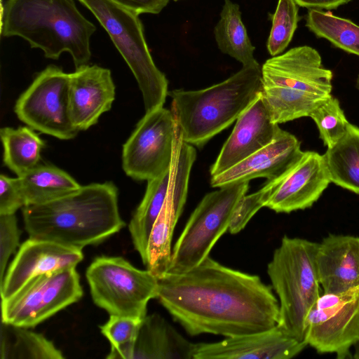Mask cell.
Segmentation results:
<instances>
[{
	"label": "cell",
	"instance_id": "22",
	"mask_svg": "<svg viewBox=\"0 0 359 359\" xmlns=\"http://www.w3.org/2000/svg\"><path fill=\"white\" fill-rule=\"evenodd\" d=\"M49 274L33 278L11 297L1 300V322L30 328L51 317Z\"/></svg>",
	"mask_w": 359,
	"mask_h": 359
},
{
	"label": "cell",
	"instance_id": "3",
	"mask_svg": "<svg viewBox=\"0 0 359 359\" xmlns=\"http://www.w3.org/2000/svg\"><path fill=\"white\" fill-rule=\"evenodd\" d=\"M1 8V36L20 37L48 59L69 53L76 69L88 64L96 27L74 0H6Z\"/></svg>",
	"mask_w": 359,
	"mask_h": 359
},
{
	"label": "cell",
	"instance_id": "24",
	"mask_svg": "<svg viewBox=\"0 0 359 359\" xmlns=\"http://www.w3.org/2000/svg\"><path fill=\"white\" fill-rule=\"evenodd\" d=\"M18 178L26 205L57 200L81 187L69 174L51 164L39 163Z\"/></svg>",
	"mask_w": 359,
	"mask_h": 359
},
{
	"label": "cell",
	"instance_id": "15",
	"mask_svg": "<svg viewBox=\"0 0 359 359\" xmlns=\"http://www.w3.org/2000/svg\"><path fill=\"white\" fill-rule=\"evenodd\" d=\"M83 259L81 250L29 238L20 246L0 284L1 299L9 298L34 277L76 268Z\"/></svg>",
	"mask_w": 359,
	"mask_h": 359
},
{
	"label": "cell",
	"instance_id": "34",
	"mask_svg": "<svg viewBox=\"0 0 359 359\" xmlns=\"http://www.w3.org/2000/svg\"><path fill=\"white\" fill-rule=\"evenodd\" d=\"M142 319L109 315L108 321L100 326V332L109 340L111 347H118L134 341Z\"/></svg>",
	"mask_w": 359,
	"mask_h": 359
},
{
	"label": "cell",
	"instance_id": "30",
	"mask_svg": "<svg viewBox=\"0 0 359 359\" xmlns=\"http://www.w3.org/2000/svg\"><path fill=\"white\" fill-rule=\"evenodd\" d=\"M306 25L317 36L327 39L344 51L359 56V26L352 21L330 12L311 9Z\"/></svg>",
	"mask_w": 359,
	"mask_h": 359
},
{
	"label": "cell",
	"instance_id": "13",
	"mask_svg": "<svg viewBox=\"0 0 359 359\" xmlns=\"http://www.w3.org/2000/svg\"><path fill=\"white\" fill-rule=\"evenodd\" d=\"M330 182L324 155L304 151L293 166L276 180L266 207L278 213L310 208Z\"/></svg>",
	"mask_w": 359,
	"mask_h": 359
},
{
	"label": "cell",
	"instance_id": "6",
	"mask_svg": "<svg viewBox=\"0 0 359 359\" xmlns=\"http://www.w3.org/2000/svg\"><path fill=\"white\" fill-rule=\"evenodd\" d=\"M109 34L133 74L143 97L145 111L162 107L168 81L149 50L139 14L112 0H79Z\"/></svg>",
	"mask_w": 359,
	"mask_h": 359
},
{
	"label": "cell",
	"instance_id": "12",
	"mask_svg": "<svg viewBox=\"0 0 359 359\" xmlns=\"http://www.w3.org/2000/svg\"><path fill=\"white\" fill-rule=\"evenodd\" d=\"M175 118L163 107L146 112L123 146L122 167L135 180H149L171 168Z\"/></svg>",
	"mask_w": 359,
	"mask_h": 359
},
{
	"label": "cell",
	"instance_id": "29",
	"mask_svg": "<svg viewBox=\"0 0 359 359\" xmlns=\"http://www.w3.org/2000/svg\"><path fill=\"white\" fill-rule=\"evenodd\" d=\"M65 357L43 334L1 322V359H61Z\"/></svg>",
	"mask_w": 359,
	"mask_h": 359
},
{
	"label": "cell",
	"instance_id": "18",
	"mask_svg": "<svg viewBox=\"0 0 359 359\" xmlns=\"http://www.w3.org/2000/svg\"><path fill=\"white\" fill-rule=\"evenodd\" d=\"M111 71L86 65L69 74V110L72 123L80 132L96 124L115 99Z\"/></svg>",
	"mask_w": 359,
	"mask_h": 359
},
{
	"label": "cell",
	"instance_id": "11",
	"mask_svg": "<svg viewBox=\"0 0 359 359\" xmlns=\"http://www.w3.org/2000/svg\"><path fill=\"white\" fill-rule=\"evenodd\" d=\"M196 151L184 142L175 123L174 150L170 182L164 205L152 227L147 246V269L158 278L168 272L171 242L177 222L185 205L189 175Z\"/></svg>",
	"mask_w": 359,
	"mask_h": 359
},
{
	"label": "cell",
	"instance_id": "8",
	"mask_svg": "<svg viewBox=\"0 0 359 359\" xmlns=\"http://www.w3.org/2000/svg\"><path fill=\"white\" fill-rule=\"evenodd\" d=\"M86 277L93 302L109 315L142 319L148 302L158 296V278L121 257H96Z\"/></svg>",
	"mask_w": 359,
	"mask_h": 359
},
{
	"label": "cell",
	"instance_id": "2",
	"mask_svg": "<svg viewBox=\"0 0 359 359\" xmlns=\"http://www.w3.org/2000/svg\"><path fill=\"white\" fill-rule=\"evenodd\" d=\"M29 238L81 250L100 243L126 223L118 205V189L111 182L81 186L57 200L22 208Z\"/></svg>",
	"mask_w": 359,
	"mask_h": 359
},
{
	"label": "cell",
	"instance_id": "35",
	"mask_svg": "<svg viewBox=\"0 0 359 359\" xmlns=\"http://www.w3.org/2000/svg\"><path fill=\"white\" fill-rule=\"evenodd\" d=\"M20 231L15 214L0 215V284L7 262L19 246Z\"/></svg>",
	"mask_w": 359,
	"mask_h": 359
},
{
	"label": "cell",
	"instance_id": "1",
	"mask_svg": "<svg viewBox=\"0 0 359 359\" xmlns=\"http://www.w3.org/2000/svg\"><path fill=\"white\" fill-rule=\"evenodd\" d=\"M158 280L157 299L191 336L234 337L278 323L279 302L272 287L209 256L189 271L168 272Z\"/></svg>",
	"mask_w": 359,
	"mask_h": 359
},
{
	"label": "cell",
	"instance_id": "40",
	"mask_svg": "<svg viewBox=\"0 0 359 359\" xmlns=\"http://www.w3.org/2000/svg\"><path fill=\"white\" fill-rule=\"evenodd\" d=\"M356 88L359 91V75L358 76L357 79H356Z\"/></svg>",
	"mask_w": 359,
	"mask_h": 359
},
{
	"label": "cell",
	"instance_id": "41",
	"mask_svg": "<svg viewBox=\"0 0 359 359\" xmlns=\"http://www.w3.org/2000/svg\"><path fill=\"white\" fill-rule=\"evenodd\" d=\"M174 1H177V0H174Z\"/></svg>",
	"mask_w": 359,
	"mask_h": 359
},
{
	"label": "cell",
	"instance_id": "27",
	"mask_svg": "<svg viewBox=\"0 0 359 359\" xmlns=\"http://www.w3.org/2000/svg\"><path fill=\"white\" fill-rule=\"evenodd\" d=\"M330 95L283 86H264L261 93L271 120L277 124L310 116Z\"/></svg>",
	"mask_w": 359,
	"mask_h": 359
},
{
	"label": "cell",
	"instance_id": "19",
	"mask_svg": "<svg viewBox=\"0 0 359 359\" xmlns=\"http://www.w3.org/2000/svg\"><path fill=\"white\" fill-rule=\"evenodd\" d=\"M300 146L294 135L281 129L270 144L224 172L211 177V186L219 188L259 177L277 180L301 158L304 151Z\"/></svg>",
	"mask_w": 359,
	"mask_h": 359
},
{
	"label": "cell",
	"instance_id": "7",
	"mask_svg": "<svg viewBox=\"0 0 359 359\" xmlns=\"http://www.w3.org/2000/svg\"><path fill=\"white\" fill-rule=\"evenodd\" d=\"M249 182L224 185L205 195L190 215L172 250L168 272L182 273L200 264L229 230L234 209Z\"/></svg>",
	"mask_w": 359,
	"mask_h": 359
},
{
	"label": "cell",
	"instance_id": "36",
	"mask_svg": "<svg viewBox=\"0 0 359 359\" xmlns=\"http://www.w3.org/2000/svg\"><path fill=\"white\" fill-rule=\"evenodd\" d=\"M26 205L25 200L17 177L0 175V215L15 214Z\"/></svg>",
	"mask_w": 359,
	"mask_h": 359
},
{
	"label": "cell",
	"instance_id": "28",
	"mask_svg": "<svg viewBox=\"0 0 359 359\" xmlns=\"http://www.w3.org/2000/svg\"><path fill=\"white\" fill-rule=\"evenodd\" d=\"M4 148L3 162L17 177L40 163L44 141L29 126L0 130Z\"/></svg>",
	"mask_w": 359,
	"mask_h": 359
},
{
	"label": "cell",
	"instance_id": "37",
	"mask_svg": "<svg viewBox=\"0 0 359 359\" xmlns=\"http://www.w3.org/2000/svg\"><path fill=\"white\" fill-rule=\"evenodd\" d=\"M137 14L159 13L169 0H112Z\"/></svg>",
	"mask_w": 359,
	"mask_h": 359
},
{
	"label": "cell",
	"instance_id": "9",
	"mask_svg": "<svg viewBox=\"0 0 359 359\" xmlns=\"http://www.w3.org/2000/svg\"><path fill=\"white\" fill-rule=\"evenodd\" d=\"M14 111L27 126L60 140L73 139L79 132L70 116L69 74L55 65L36 74Z\"/></svg>",
	"mask_w": 359,
	"mask_h": 359
},
{
	"label": "cell",
	"instance_id": "25",
	"mask_svg": "<svg viewBox=\"0 0 359 359\" xmlns=\"http://www.w3.org/2000/svg\"><path fill=\"white\" fill-rule=\"evenodd\" d=\"M323 155L331 182L359 194V128L349 123L344 136Z\"/></svg>",
	"mask_w": 359,
	"mask_h": 359
},
{
	"label": "cell",
	"instance_id": "33",
	"mask_svg": "<svg viewBox=\"0 0 359 359\" xmlns=\"http://www.w3.org/2000/svg\"><path fill=\"white\" fill-rule=\"evenodd\" d=\"M276 180L266 181L257 191L245 194L238 202L230 222L229 231L236 234L242 231L251 218L266 204L272 193Z\"/></svg>",
	"mask_w": 359,
	"mask_h": 359
},
{
	"label": "cell",
	"instance_id": "14",
	"mask_svg": "<svg viewBox=\"0 0 359 359\" xmlns=\"http://www.w3.org/2000/svg\"><path fill=\"white\" fill-rule=\"evenodd\" d=\"M264 86H283L330 95L332 72L325 68L319 53L309 46L294 47L268 59L262 66Z\"/></svg>",
	"mask_w": 359,
	"mask_h": 359
},
{
	"label": "cell",
	"instance_id": "26",
	"mask_svg": "<svg viewBox=\"0 0 359 359\" xmlns=\"http://www.w3.org/2000/svg\"><path fill=\"white\" fill-rule=\"evenodd\" d=\"M214 34L218 48L223 53L235 58L243 67L260 65L254 57L255 48L248 36L237 4L225 0Z\"/></svg>",
	"mask_w": 359,
	"mask_h": 359
},
{
	"label": "cell",
	"instance_id": "5",
	"mask_svg": "<svg viewBox=\"0 0 359 359\" xmlns=\"http://www.w3.org/2000/svg\"><path fill=\"white\" fill-rule=\"evenodd\" d=\"M318 243L284 236L267 265L272 288L278 297V326L304 341L306 318L320 296L315 257Z\"/></svg>",
	"mask_w": 359,
	"mask_h": 359
},
{
	"label": "cell",
	"instance_id": "16",
	"mask_svg": "<svg viewBox=\"0 0 359 359\" xmlns=\"http://www.w3.org/2000/svg\"><path fill=\"white\" fill-rule=\"evenodd\" d=\"M308 346L278 325L262 332L195 344L194 359H290Z\"/></svg>",
	"mask_w": 359,
	"mask_h": 359
},
{
	"label": "cell",
	"instance_id": "20",
	"mask_svg": "<svg viewBox=\"0 0 359 359\" xmlns=\"http://www.w3.org/2000/svg\"><path fill=\"white\" fill-rule=\"evenodd\" d=\"M195 344L158 313L147 315L134 341L111 347L108 359H194Z\"/></svg>",
	"mask_w": 359,
	"mask_h": 359
},
{
	"label": "cell",
	"instance_id": "10",
	"mask_svg": "<svg viewBox=\"0 0 359 359\" xmlns=\"http://www.w3.org/2000/svg\"><path fill=\"white\" fill-rule=\"evenodd\" d=\"M304 341L320 353L350 357L359 342V286L320 294L306 318Z\"/></svg>",
	"mask_w": 359,
	"mask_h": 359
},
{
	"label": "cell",
	"instance_id": "17",
	"mask_svg": "<svg viewBox=\"0 0 359 359\" xmlns=\"http://www.w3.org/2000/svg\"><path fill=\"white\" fill-rule=\"evenodd\" d=\"M236 121L210 168L211 177L224 172L270 144L281 130L271 120L261 94Z\"/></svg>",
	"mask_w": 359,
	"mask_h": 359
},
{
	"label": "cell",
	"instance_id": "32",
	"mask_svg": "<svg viewBox=\"0 0 359 359\" xmlns=\"http://www.w3.org/2000/svg\"><path fill=\"white\" fill-rule=\"evenodd\" d=\"M310 117L316 123L320 137L327 148L344 136L349 124L339 100L332 95L311 112Z\"/></svg>",
	"mask_w": 359,
	"mask_h": 359
},
{
	"label": "cell",
	"instance_id": "39",
	"mask_svg": "<svg viewBox=\"0 0 359 359\" xmlns=\"http://www.w3.org/2000/svg\"><path fill=\"white\" fill-rule=\"evenodd\" d=\"M353 358L355 359H359V342L355 346V351Z\"/></svg>",
	"mask_w": 359,
	"mask_h": 359
},
{
	"label": "cell",
	"instance_id": "38",
	"mask_svg": "<svg viewBox=\"0 0 359 359\" xmlns=\"http://www.w3.org/2000/svg\"><path fill=\"white\" fill-rule=\"evenodd\" d=\"M301 7L312 9H334L351 0H294Z\"/></svg>",
	"mask_w": 359,
	"mask_h": 359
},
{
	"label": "cell",
	"instance_id": "31",
	"mask_svg": "<svg viewBox=\"0 0 359 359\" xmlns=\"http://www.w3.org/2000/svg\"><path fill=\"white\" fill-rule=\"evenodd\" d=\"M272 26L267 41V50L273 57L280 54L290 43L299 20L298 5L294 0H278L271 16Z\"/></svg>",
	"mask_w": 359,
	"mask_h": 359
},
{
	"label": "cell",
	"instance_id": "23",
	"mask_svg": "<svg viewBox=\"0 0 359 359\" xmlns=\"http://www.w3.org/2000/svg\"><path fill=\"white\" fill-rule=\"evenodd\" d=\"M171 172L172 165L159 176L147 181L144 197L128 224L133 246L144 265L149 236L168 196Z\"/></svg>",
	"mask_w": 359,
	"mask_h": 359
},
{
	"label": "cell",
	"instance_id": "4",
	"mask_svg": "<svg viewBox=\"0 0 359 359\" xmlns=\"http://www.w3.org/2000/svg\"><path fill=\"white\" fill-rule=\"evenodd\" d=\"M262 67H243L227 79L198 90H173L171 111L182 140L201 147L229 127L263 90Z\"/></svg>",
	"mask_w": 359,
	"mask_h": 359
},
{
	"label": "cell",
	"instance_id": "21",
	"mask_svg": "<svg viewBox=\"0 0 359 359\" xmlns=\"http://www.w3.org/2000/svg\"><path fill=\"white\" fill-rule=\"evenodd\" d=\"M315 262L324 293L359 286V237L328 235L318 243Z\"/></svg>",
	"mask_w": 359,
	"mask_h": 359
}]
</instances>
